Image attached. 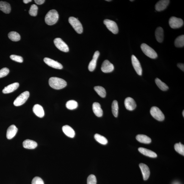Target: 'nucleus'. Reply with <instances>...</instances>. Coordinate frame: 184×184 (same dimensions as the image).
<instances>
[{
  "mask_svg": "<svg viewBox=\"0 0 184 184\" xmlns=\"http://www.w3.org/2000/svg\"><path fill=\"white\" fill-rule=\"evenodd\" d=\"M49 82L52 88L58 90L65 88L67 85L65 80L57 77H52L49 79Z\"/></svg>",
  "mask_w": 184,
  "mask_h": 184,
  "instance_id": "nucleus-1",
  "label": "nucleus"
},
{
  "mask_svg": "<svg viewBox=\"0 0 184 184\" xmlns=\"http://www.w3.org/2000/svg\"><path fill=\"white\" fill-rule=\"evenodd\" d=\"M59 19V14L55 10H52L48 12L45 17V21L47 24L52 25L56 24Z\"/></svg>",
  "mask_w": 184,
  "mask_h": 184,
  "instance_id": "nucleus-2",
  "label": "nucleus"
},
{
  "mask_svg": "<svg viewBox=\"0 0 184 184\" xmlns=\"http://www.w3.org/2000/svg\"><path fill=\"white\" fill-rule=\"evenodd\" d=\"M141 49L144 54L152 59H156L158 57V54L154 49L145 43L141 44Z\"/></svg>",
  "mask_w": 184,
  "mask_h": 184,
  "instance_id": "nucleus-3",
  "label": "nucleus"
},
{
  "mask_svg": "<svg viewBox=\"0 0 184 184\" xmlns=\"http://www.w3.org/2000/svg\"><path fill=\"white\" fill-rule=\"evenodd\" d=\"M69 22L77 33L81 34L83 33V26L78 19L74 17H70L69 19Z\"/></svg>",
  "mask_w": 184,
  "mask_h": 184,
  "instance_id": "nucleus-4",
  "label": "nucleus"
},
{
  "mask_svg": "<svg viewBox=\"0 0 184 184\" xmlns=\"http://www.w3.org/2000/svg\"><path fill=\"white\" fill-rule=\"evenodd\" d=\"M29 96V93L28 91H25L17 97L13 103L15 106H18L23 105L27 100Z\"/></svg>",
  "mask_w": 184,
  "mask_h": 184,
  "instance_id": "nucleus-5",
  "label": "nucleus"
},
{
  "mask_svg": "<svg viewBox=\"0 0 184 184\" xmlns=\"http://www.w3.org/2000/svg\"><path fill=\"white\" fill-rule=\"evenodd\" d=\"M152 116L156 120L159 121H162L165 118L164 114L160 109L156 106L152 107L150 111Z\"/></svg>",
  "mask_w": 184,
  "mask_h": 184,
  "instance_id": "nucleus-6",
  "label": "nucleus"
},
{
  "mask_svg": "<svg viewBox=\"0 0 184 184\" xmlns=\"http://www.w3.org/2000/svg\"><path fill=\"white\" fill-rule=\"evenodd\" d=\"M183 20L174 16L171 17L169 21V24L171 28L176 29L180 28L183 25Z\"/></svg>",
  "mask_w": 184,
  "mask_h": 184,
  "instance_id": "nucleus-7",
  "label": "nucleus"
},
{
  "mask_svg": "<svg viewBox=\"0 0 184 184\" xmlns=\"http://www.w3.org/2000/svg\"><path fill=\"white\" fill-rule=\"evenodd\" d=\"M103 22L107 28L113 34H116L118 33V28L115 22L110 19H105Z\"/></svg>",
  "mask_w": 184,
  "mask_h": 184,
  "instance_id": "nucleus-8",
  "label": "nucleus"
},
{
  "mask_svg": "<svg viewBox=\"0 0 184 184\" xmlns=\"http://www.w3.org/2000/svg\"><path fill=\"white\" fill-rule=\"evenodd\" d=\"M54 42L56 46L60 50L65 52H69L68 45L61 38H56L54 39Z\"/></svg>",
  "mask_w": 184,
  "mask_h": 184,
  "instance_id": "nucleus-9",
  "label": "nucleus"
},
{
  "mask_svg": "<svg viewBox=\"0 0 184 184\" xmlns=\"http://www.w3.org/2000/svg\"><path fill=\"white\" fill-rule=\"evenodd\" d=\"M132 63L133 68L136 73L140 76L142 74V69L140 61L135 56L132 55L131 57Z\"/></svg>",
  "mask_w": 184,
  "mask_h": 184,
  "instance_id": "nucleus-10",
  "label": "nucleus"
},
{
  "mask_svg": "<svg viewBox=\"0 0 184 184\" xmlns=\"http://www.w3.org/2000/svg\"><path fill=\"white\" fill-rule=\"evenodd\" d=\"M44 61L47 65L52 68L58 69H61L63 68V66L61 64L51 59L47 58H45L44 59Z\"/></svg>",
  "mask_w": 184,
  "mask_h": 184,
  "instance_id": "nucleus-11",
  "label": "nucleus"
},
{
  "mask_svg": "<svg viewBox=\"0 0 184 184\" xmlns=\"http://www.w3.org/2000/svg\"><path fill=\"white\" fill-rule=\"evenodd\" d=\"M114 67L113 64H112L107 60L104 61L102 65L101 70L104 73H110L112 72L114 70Z\"/></svg>",
  "mask_w": 184,
  "mask_h": 184,
  "instance_id": "nucleus-12",
  "label": "nucleus"
},
{
  "mask_svg": "<svg viewBox=\"0 0 184 184\" xmlns=\"http://www.w3.org/2000/svg\"><path fill=\"white\" fill-rule=\"evenodd\" d=\"M125 105L126 109L130 111L134 110L136 107L135 101L133 98L129 97L125 99Z\"/></svg>",
  "mask_w": 184,
  "mask_h": 184,
  "instance_id": "nucleus-13",
  "label": "nucleus"
},
{
  "mask_svg": "<svg viewBox=\"0 0 184 184\" xmlns=\"http://www.w3.org/2000/svg\"><path fill=\"white\" fill-rule=\"evenodd\" d=\"M170 1L169 0H161L159 1L155 5V9L157 11L164 10L168 5Z\"/></svg>",
  "mask_w": 184,
  "mask_h": 184,
  "instance_id": "nucleus-14",
  "label": "nucleus"
},
{
  "mask_svg": "<svg viewBox=\"0 0 184 184\" xmlns=\"http://www.w3.org/2000/svg\"><path fill=\"white\" fill-rule=\"evenodd\" d=\"M142 172L144 180H148L150 175V171L148 166L144 163H141L139 165Z\"/></svg>",
  "mask_w": 184,
  "mask_h": 184,
  "instance_id": "nucleus-15",
  "label": "nucleus"
},
{
  "mask_svg": "<svg viewBox=\"0 0 184 184\" xmlns=\"http://www.w3.org/2000/svg\"><path fill=\"white\" fill-rule=\"evenodd\" d=\"M99 55H100V52L98 51H96L94 53L93 59L89 64L88 69L89 71H93L96 68L97 61Z\"/></svg>",
  "mask_w": 184,
  "mask_h": 184,
  "instance_id": "nucleus-16",
  "label": "nucleus"
},
{
  "mask_svg": "<svg viewBox=\"0 0 184 184\" xmlns=\"http://www.w3.org/2000/svg\"><path fill=\"white\" fill-rule=\"evenodd\" d=\"M18 131V129L14 125H12L10 126L7 132L6 136L7 138L10 140L13 138Z\"/></svg>",
  "mask_w": 184,
  "mask_h": 184,
  "instance_id": "nucleus-17",
  "label": "nucleus"
},
{
  "mask_svg": "<svg viewBox=\"0 0 184 184\" xmlns=\"http://www.w3.org/2000/svg\"><path fill=\"white\" fill-rule=\"evenodd\" d=\"M34 113L40 118L43 117L44 115V112L43 107L38 104L35 105L33 108Z\"/></svg>",
  "mask_w": 184,
  "mask_h": 184,
  "instance_id": "nucleus-18",
  "label": "nucleus"
},
{
  "mask_svg": "<svg viewBox=\"0 0 184 184\" xmlns=\"http://www.w3.org/2000/svg\"><path fill=\"white\" fill-rule=\"evenodd\" d=\"M19 84L18 83L11 84L5 87L2 92L4 93H9L16 90L19 88Z\"/></svg>",
  "mask_w": 184,
  "mask_h": 184,
  "instance_id": "nucleus-19",
  "label": "nucleus"
},
{
  "mask_svg": "<svg viewBox=\"0 0 184 184\" xmlns=\"http://www.w3.org/2000/svg\"><path fill=\"white\" fill-rule=\"evenodd\" d=\"M93 113L98 117H101L103 115V111L101 108V105L98 102H94L93 105Z\"/></svg>",
  "mask_w": 184,
  "mask_h": 184,
  "instance_id": "nucleus-20",
  "label": "nucleus"
},
{
  "mask_svg": "<svg viewBox=\"0 0 184 184\" xmlns=\"http://www.w3.org/2000/svg\"><path fill=\"white\" fill-rule=\"evenodd\" d=\"M62 130L65 135L69 138H73L75 135V131L70 126L68 125L64 126Z\"/></svg>",
  "mask_w": 184,
  "mask_h": 184,
  "instance_id": "nucleus-21",
  "label": "nucleus"
},
{
  "mask_svg": "<svg viewBox=\"0 0 184 184\" xmlns=\"http://www.w3.org/2000/svg\"><path fill=\"white\" fill-rule=\"evenodd\" d=\"M138 151L143 154L144 155L149 156L151 158H155L157 156L156 154L150 150H148L145 148L140 147L138 148Z\"/></svg>",
  "mask_w": 184,
  "mask_h": 184,
  "instance_id": "nucleus-22",
  "label": "nucleus"
},
{
  "mask_svg": "<svg viewBox=\"0 0 184 184\" xmlns=\"http://www.w3.org/2000/svg\"><path fill=\"white\" fill-rule=\"evenodd\" d=\"M155 36L156 40L159 42L162 43L164 39V31L161 27H159L156 29Z\"/></svg>",
  "mask_w": 184,
  "mask_h": 184,
  "instance_id": "nucleus-23",
  "label": "nucleus"
},
{
  "mask_svg": "<svg viewBox=\"0 0 184 184\" xmlns=\"http://www.w3.org/2000/svg\"><path fill=\"white\" fill-rule=\"evenodd\" d=\"M0 10L4 13H9L11 11L10 5L6 2L1 1H0Z\"/></svg>",
  "mask_w": 184,
  "mask_h": 184,
  "instance_id": "nucleus-24",
  "label": "nucleus"
},
{
  "mask_svg": "<svg viewBox=\"0 0 184 184\" xmlns=\"http://www.w3.org/2000/svg\"><path fill=\"white\" fill-rule=\"evenodd\" d=\"M37 143L34 141L26 140L23 142V146L24 148L28 149H34L37 146Z\"/></svg>",
  "mask_w": 184,
  "mask_h": 184,
  "instance_id": "nucleus-25",
  "label": "nucleus"
},
{
  "mask_svg": "<svg viewBox=\"0 0 184 184\" xmlns=\"http://www.w3.org/2000/svg\"><path fill=\"white\" fill-rule=\"evenodd\" d=\"M136 140L139 142L145 144H150L151 141V140L150 138L147 136L143 134H139L136 136Z\"/></svg>",
  "mask_w": 184,
  "mask_h": 184,
  "instance_id": "nucleus-26",
  "label": "nucleus"
},
{
  "mask_svg": "<svg viewBox=\"0 0 184 184\" xmlns=\"http://www.w3.org/2000/svg\"><path fill=\"white\" fill-rule=\"evenodd\" d=\"M175 45L177 48H181L184 46V35L178 37L175 39Z\"/></svg>",
  "mask_w": 184,
  "mask_h": 184,
  "instance_id": "nucleus-27",
  "label": "nucleus"
},
{
  "mask_svg": "<svg viewBox=\"0 0 184 184\" xmlns=\"http://www.w3.org/2000/svg\"><path fill=\"white\" fill-rule=\"evenodd\" d=\"M9 38L13 41H18L21 39V36L16 31L10 32L8 35Z\"/></svg>",
  "mask_w": 184,
  "mask_h": 184,
  "instance_id": "nucleus-28",
  "label": "nucleus"
},
{
  "mask_svg": "<svg viewBox=\"0 0 184 184\" xmlns=\"http://www.w3.org/2000/svg\"><path fill=\"white\" fill-rule=\"evenodd\" d=\"M94 89L101 97H105L106 96V92L105 89L103 87L100 86H96L94 87Z\"/></svg>",
  "mask_w": 184,
  "mask_h": 184,
  "instance_id": "nucleus-29",
  "label": "nucleus"
},
{
  "mask_svg": "<svg viewBox=\"0 0 184 184\" xmlns=\"http://www.w3.org/2000/svg\"><path fill=\"white\" fill-rule=\"evenodd\" d=\"M155 82L156 85L161 90L163 91H166L168 89V86L165 83L162 81L160 79L156 78L155 79Z\"/></svg>",
  "mask_w": 184,
  "mask_h": 184,
  "instance_id": "nucleus-30",
  "label": "nucleus"
},
{
  "mask_svg": "<svg viewBox=\"0 0 184 184\" xmlns=\"http://www.w3.org/2000/svg\"><path fill=\"white\" fill-rule=\"evenodd\" d=\"M112 112L114 116L117 117L118 113V105L117 101L114 100L113 101L111 106Z\"/></svg>",
  "mask_w": 184,
  "mask_h": 184,
  "instance_id": "nucleus-31",
  "label": "nucleus"
},
{
  "mask_svg": "<svg viewBox=\"0 0 184 184\" xmlns=\"http://www.w3.org/2000/svg\"><path fill=\"white\" fill-rule=\"evenodd\" d=\"M94 138L96 141L103 145H106L108 143V140L103 136L96 134L94 135Z\"/></svg>",
  "mask_w": 184,
  "mask_h": 184,
  "instance_id": "nucleus-32",
  "label": "nucleus"
},
{
  "mask_svg": "<svg viewBox=\"0 0 184 184\" xmlns=\"http://www.w3.org/2000/svg\"><path fill=\"white\" fill-rule=\"evenodd\" d=\"M66 106L67 108L73 110L78 107V103L76 101L71 100L67 102Z\"/></svg>",
  "mask_w": 184,
  "mask_h": 184,
  "instance_id": "nucleus-33",
  "label": "nucleus"
},
{
  "mask_svg": "<svg viewBox=\"0 0 184 184\" xmlns=\"http://www.w3.org/2000/svg\"><path fill=\"white\" fill-rule=\"evenodd\" d=\"M174 148L175 150L178 153L184 156V146L181 143H177L175 144Z\"/></svg>",
  "mask_w": 184,
  "mask_h": 184,
  "instance_id": "nucleus-34",
  "label": "nucleus"
},
{
  "mask_svg": "<svg viewBox=\"0 0 184 184\" xmlns=\"http://www.w3.org/2000/svg\"><path fill=\"white\" fill-rule=\"evenodd\" d=\"M38 7L35 4H32L29 11V13L31 16H35L37 14Z\"/></svg>",
  "mask_w": 184,
  "mask_h": 184,
  "instance_id": "nucleus-35",
  "label": "nucleus"
},
{
  "mask_svg": "<svg viewBox=\"0 0 184 184\" xmlns=\"http://www.w3.org/2000/svg\"><path fill=\"white\" fill-rule=\"evenodd\" d=\"M10 58L12 60L19 62V63H22L23 61V59L22 57L14 55H11L10 56Z\"/></svg>",
  "mask_w": 184,
  "mask_h": 184,
  "instance_id": "nucleus-36",
  "label": "nucleus"
},
{
  "mask_svg": "<svg viewBox=\"0 0 184 184\" xmlns=\"http://www.w3.org/2000/svg\"><path fill=\"white\" fill-rule=\"evenodd\" d=\"M87 182H88V184H96V176L93 175L89 176Z\"/></svg>",
  "mask_w": 184,
  "mask_h": 184,
  "instance_id": "nucleus-37",
  "label": "nucleus"
},
{
  "mask_svg": "<svg viewBox=\"0 0 184 184\" xmlns=\"http://www.w3.org/2000/svg\"><path fill=\"white\" fill-rule=\"evenodd\" d=\"M9 73V69L8 68H4L0 70V78L6 76Z\"/></svg>",
  "mask_w": 184,
  "mask_h": 184,
  "instance_id": "nucleus-38",
  "label": "nucleus"
},
{
  "mask_svg": "<svg viewBox=\"0 0 184 184\" xmlns=\"http://www.w3.org/2000/svg\"><path fill=\"white\" fill-rule=\"evenodd\" d=\"M32 184H44L43 180L38 177H36L32 180Z\"/></svg>",
  "mask_w": 184,
  "mask_h": 184,
  "instance_id": "nucleus-39",
  "label": "nucleus"
},
{
  "mask_svg": "<svg viewBox=\"0 0 184 184\" xmlns=\"http://www.w3.org/2000/svg\"><path fill=\"white\" fill-rule=\"evenodd\" d=\"M44 0H34V1L35 3L39 5H41L42 4H43L44 2Z\"/></svg>",
  "mask_w": 184,
  "mask_h": 184,
  "instance_id": "nucleus-40",
  "label": "nucleus"
},
{
  "mask_svg": "<svg viewBox=\"0 0 184 184\" xmlns=\"http://www.w3.org/2000/svg\"><path fill=\"white\" fill-rule=\"evenodd\" d=\"M177 66L179 68H180L181 70L183 71H184V64L181 63H179L177 64Z\"/></svg>",
  "mask_w": 184,
  "mask_h": 184,
  "instance_id": "nucleus-41",
  "label": "nucleus"
},
{
  "mask_svg": "<svg viewBox=\"0 0 184 184\" xmlns=\"http://www.w3.org/2000/svg\"><path fill=\"white\" fill-rule=\"evenodd\" d=\"M25 4H27L29 3V2L32 1L31 0H24L23 1Z\"/></svg>",
  "mask_w": 184,
  "mask_h": 184,
  "instance_id": "nucleus-42",
  "label": "nucleus"
},
{
  "mask_svg": "<svg viewBox=\"0 0 184 184\" xmlns=\"http://www.w3.org/2000/svg\"><path fill=\"white\" fill-rule=\"evenodd\" d=\"M173 184H181L180 183L178 182H174Z\"/></svg>",
  "mask_w": 184,
  "mask_h": 184,
  "instance_id": "nucleus-43",
  "label": "nucleus"
},
{
  "mask_svg": "<svg viewBox=\"0 0 184 184\" xmlns=\"http://www.w3.org/2000/svg\"><path fill=\"white\" fill-rule=\"evenodd\" d=\"M184 111L183 110V117H184Z\"/></svg>",
  "mask_w": 184,
  "mask_h": 184,
  "instance_id": "nucleus-44",
  "label": "nucleus"
},
{
  "mask_svg": "<svg viewBox=\"0 0 184 184\" xmlns=\"http://www.w3.org/2000/svg\"><path fill=\"white\" fill-rule=\"evenodd\" d=\"M106 1H111V0H110V1H108V0H106Z\"/></svg>",
  "mask_w": 184,
  "mask_h": 184,
  "instance_id": "nucleus-45",
  "label": "nucleus"
},
{
  "mask_svg": "<svg viewBox=\"0 0 184 184\" xmlns=\"http://www.w3.org/2000/svg\"></svg>",
  "mask_w": 184,
  "mask_h": 184,
  "instance_id": "nucleus-46",
  "label": "nucleus"
}]
</instances>
